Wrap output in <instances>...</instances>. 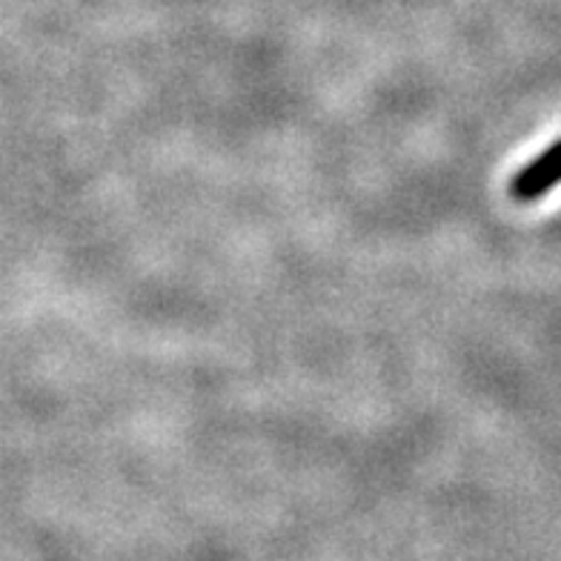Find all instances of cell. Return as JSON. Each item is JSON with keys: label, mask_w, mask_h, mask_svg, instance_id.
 I'll use <instances>...</instances> for the list:
<instances>
[{"label": "cell", "mask_w": 561, "mask_h": 561, "mask_svg": "<svg viewBox=\"0 0 561 561\" xmlns=\"http://www.w3.org/2000/svg\"><path fill=\"white\" fill-rule=\"evenodd\" d=\"M561 184V140L550 144L539 158H533L510 181V195L518 204H530Z\"/></svg>", "instance_id": "6da1fadb"}]
</instances>
